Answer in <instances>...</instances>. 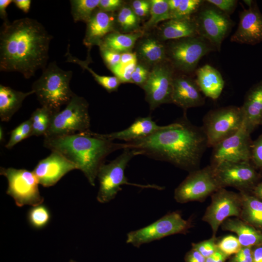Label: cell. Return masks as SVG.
Masks as SVG:
<instances>
[{"instance_id": "59", "label": "cell", "mask_w": 262, "mask_h": 262, "mask_svg": "<svg viewBox=\"0 0 262 262\" xmlns=\"http://www.w3.org/2000/svg\"><path fill=\"white\" fill-rule=\"evenodd\" d=\"M69 262H75V261H72V260H71V261H70Z\"/></svg>"}, {"instance_id": "58", "label": "cell", "mask_w": 262, "mask_h": 262, "mask_svg": "<svg viewBox=\"0 0 262 262\" xmlns=\"http://www.w3.org/2000/svg\"><path fill=\"white\" fill-rule=\"evenodd\" d=\"M3 139H4L3 130L1 126H0V141L1 142L3 141Z\"/></svg>"}, {"instance_id": "50", "label": "cell", "mask_w": 262, "mask_h": 262, "mask_svg": "<svg viewBox=\"0 0 262 262\" xmlns=\"http://www.w3.org/2000/svg\"><path fill=\"white\" fill-rule=\"evenodd\" d=\"M13 2L16 6L24 13H28L30 9L31 0H14Z\"/></svg>"}, {"instance_id": "32", "label": "cell", "mask_w": 262, "mask_h": 262, "mask_svg": "<svg viewBox=\"0 0 262 262\" xmlns=\"http://www.w3.org/2000/svg\"><path fill=\"white\" fill-rule=\"evenodd\" d=\"M150 17L144 24L146 30L156 26L159 22L171 19L167 0H151Z\"/></svg>"}, {"instance_id": "28", "label": "cell", "mask_w": 262, "mask_h": 262, "mask_svg": "<svg viewBox=\"0 0 262 262\" xmlns=\"http://www.w3.org/2000/svg\"><path fill=\"white\" fill-rule=\"evenodd\" d=\"M142 33L136 32L130 33H121L113 32L107 34L99 47H103L120 53L130 51Z\"/></svg>"}, {"instance_id": "44", "label": "cell", "mask_w": 262, "mask_h": 262, "mask_svg": "<svg viewBox=\"0 0 262 262\" xmlns=\"http://www.w3.org/2000/svg\"><path fill=\"white\" fill-rule=\"evenodd\" d=\"M243 218L247 223L254 226L262 228V211H242Z\"/></svg>"}, {"instance_id": "49", "label": "cell", "mask_w": 262, "mask_h": 262, "mask_svg": "<svg viewBox=\"0 0 262 262\" xmlns=\"http://www.w3.org/2000/svg\"><path fill=\"white\" fill-rule=\"evenodd\" d=\"M12 2H13V0H0V17L3 20V22L9 21L7 18L6 9Z\"/></svg>"}, {"instance_id": "38", "label": "cell", "mask_w": 262, "mask_h": 262, "mask_svg": "<svg viewBox=\"0 0 262 262\" xmlns=\"http://www.w3.org/2000/svg\"><path fill=\"white\" fill-rule=\"evenodd\" d=\"M137 63V62H134L123 66L118 64L110 70L115 76L119 79L121 83L132 82L131 76Z\"/></svg>"}, {"instance_id": "30", "label": "cell", "mask_w": 262, "mask_h": 262, "mask_svg": "<svg viewBox=\"0 0 262 262\" xmlns=\"http://www.w3.org/2000/svg\"><path fill=\"white\" fill-rule=\"evenodd\" d=\"M53 114L50 109L42 106L34 111L30 118L32 126L31 136H44L49 128Z\"/></svg>"}, {"instance_id": "10", "label": "cell", "mask_w": 262, "mask_h": 262, "mask_svg": "<svg viewBox=\"0 0 262 262\" xmlns=\"http://www.w3.org/2000/svg\"><path fill=\"white\" fill-rule=\"evenodd\" d=\"M221 188L211 165L191 171L176 188L174 198L179 203L199 200Z\"/></svg>"}, {"instance_id": "8", "label": "cell", "mask_w": 262, "mask_h": 262, "mask_svg": "<svg viewBox=\"0 0 262 262\" xmlns=\"http://www.w3.org/2000/svg\"><path fill=\"white\" fill-rule=\"evenodd\" d=\"M0 174L8 181L6 194L18 207L42 204L44 198L39 190L38 180L33 171L25 169L0 167Z\"/></svg>"}, {"instance_id": "35", "label": "cell", "mask_w": 262, "mask_h": 262, "mask_svg": "<svg viewBox=\"0 0 262 262\" xmlns=\"http://www.w3.org/2000/svg\"><path fill=\"white\" fill-rule=\"evenodd\" d=\"M32 132V122L30 118L21 123L13 130L9 140L5 145L8 149L12 148L16 144L30 136Z\"/></svg>"}, {"instance_id": "39", "label": "cell", "mask_w": 262, "mask_h": 262, "mask_svg": "<svg viewBox=\"0 0 262 262\" xmlns=\"http://www.w3.org/2000/svg\"><path fill=\"white\" fill-rule=\"evenodd\" d=\"M149 72L147 64L144 63H137L132 74V82L142 87L147 80Z\"/></svg>"}, {"instance_id": "47", "label": "cell", "mask_w": 262, "mask_h": 262, "mask_svg": "<svg viewBox=\"0 0 262 262\" xmlns=\"http://www.w3.org/2000/svg\"><path fill=\"white\" fill-rule=\"evenodd\" d=\"M186 262H205L206 258L198 251L192 248L185 258Z\"/></svg>"}, {"instance_id": "7", "label": "cell", "mask_w": 262, "mask_h": 262, "mask_svg": "<svg viewBox=\"0 0 262 262\" xmlns=\"http://www.w3.org/2000/svg\"><path fill=\"white\" fill-rule=\"evenodd\" d=\"M244 117L241 107L229 106L209 111L204 117L201 127L208 147H213L233 135L242 127Z\"/></svg>"}, {"instance_id": "36", "label": "cell", "mask_w": 262, "mask_h": 262, "mask_svg": "<svg viewBox=\"0 0 262 262\" xmlns=\"http://www.w3.org/2000/svg\"><path fill=\"white\" fill-rule=\"evenodd\" d=\"M201 0H181L178 8L171 14V19L190 17L201 6Z\"/></svg>"}, {"instance_id": "56", "label": "cell", "mask_w": 262, "mask_h": 262, "mask_svg": "<svg viewBox=\"0 0 262 262\" xmlns=\"http://www.w3.org/2000/svg\"><path fill=\"white\" fill-rule=\"evenodd\" d=\"M253 193L255 197L262 201V181L254 186Z\"/></svg>"}, {"instance_id": "53", "label": "cell", "mask_w": 262, "mask_h": 262, "mask_svg": "<svg viewBox=\"0 0 262 262\" xmlns=\"http://www.w3.org/2000/svg\"><path fill=\"white\" fill-rule=\"evenodd\" d=\"M253 250L250 247H242L241 249L235 255L236 257L246 258L252 256Z\"/></svg>"}, {"instance_id": "51", "label": "cell", "mask_w": 262, "mask_h": 262, "mask_svg": "<svg viewBox=\"0 0 262 262\" xmlns=\"http://www.w3.org/2000/svg\"><path fill=\"white\" fill-rule=\"evenodd\" d=\"M150 6V0H135L131 3V7L133 10H136Z\"/></svg>"}, {"instance_id": "3", "label": "cell", "mask_w": 262, "mask_h": 262, "mask_svg": "<svg viewBox=\"0 0 262 262\" xmlns=\"http://www.w3.org/2000/svg\"><path fill=\"white\" fill-rule=\"evenodd\" d=\"M44 147L57 151L75 164L90 184L94 186L100 166L112 152L126 148V144L116 143L102 134L90 130L73 134L44 138Z\"/></svg>"}, {"instance_id": "9", "label": "cell", "mask_w": 262, "mask_h": 262, "mask_svg": "<svg viewBox=\"0 0 262 262\" xmlns=\"http://www.w3.org/2000/svg\"><path fill=\"white\" fill-rule=\"evenodd\" d=\"M191 223L177 212L168 213L154 222L127 234L126 243L135 247L178 233H185Z\"/></svg>"}, {"instance_id": "24", "label": "cell", "mask_w": 262, "mask_h": 262, "mask_svg": "<svg viewBox=\"0 0 262 262\" xmlns=\"http://www.w3.org/2000/svg\"><path fill=\"white\" fill-rule=\"evenodd\" d=\"M198 35L195 18L191 17L170 19L164 22L160 29L163 40L180 39Z\"/></svg>"}, {"instance_id": "17", "label": "cell", "mask_w": 262, "mask_h": 262, "mask_svg": "<svg viewBox=\"0 0 262 262\" xmlns=\"http://www.w3.org/2000/svg\"><path fill=\"white\" fill-rule=\"evenodd\" d=\"M74 169H77L74 164L59 152L53 151L49 156L40 160L32 171L40 184L49 187Z\"/></svg>"}, {"instance_id": "19", "label": "cell", "mask_w": 262, "mask_h": 262, "mask_svg": "<svg viewBox=\"0 0 262 262\" xmlns=\"http://www.w3.org/2000/svg\"><path fill=\"white\" fill-rule=\"evenodd\" d=\"M171 103L184 110L202 106L204 99L196 82L186 76L174 78Z\"/></svg>"}, {"instance_id": "16", "label": "cell", "mask_w": 262, "mask_h": 262, "mask_svg": "<svg viewBox=\"0 0 262 262\" xmlns=\"http://www.w3.org/2000/svg\"><path fill=\"white\" fill-rule=\"evenodd\" d=\"M211 165L221 188L232 186L244 189L253 186L257 179V173L250 162H224Z\"/></svg>"}, {"instance_id": "57", "label": "cell", "mask_w": 262, "mask_h": 262, "mask_svg": "<svg viewBox=\"0 0 262 262\" xmlns=\"http://www.w3.org/2000/svg\"><path fill=\"white\" fill-rule=\"evenodd\" d=\"M232 262H252V256L246 258H240L234 256L232 259Z\"/></svg>"}, {"instance_id": "22", "label": "cell", "mask_w": 262, "mask_h": 262, "mask_svg": "<svg viewBox=\"0 0 262 262\" xmlns=\"http://www.w3.org/2000/svg\"><path fill=\"white\" fill-rule=\"evenodd\" d=\"M164 127L157 125L151 116H148L136 118L133 123L125 130L102 135L112 141L120 140L129 142L147 137Z\"/></svg>"}, {"instance_id": "43", "label": "cell", "mask_w": 262, "mask_h": 262, "mask_svg": "<svg viewBox=\"0 0 262 262\" xmlns=\"http://www.w3.org/2000/svg\"><path fill=\"white\" fill-rule=\"evenodd\" d=\"M207 1L228 15L232 12L237 3L235 0H208Z\"/></svg>"}, {"instance_id": "34", "label": "cell", "mask_w": 262, "mask_h": 262, "mask_svg": "<svg viewBox=\"0 0 262 262\" xmlns=\"http://www.w3.org/2000/svg\"><path fill=\"white\" fill-rule=\"evenodd\" d=\"M50 218L49 210L42 204L33 206L28 213L29 222L35 229H40L45 227L49 223Z\"/></svg>"}, {"instance_id": "13", "label": "cell", "mask_w": 262, "mask_h": 262, "mask_svg": "<svg viewBox=\"0 0 262 262\" xmlns=\"http://www.w3.org/2000/svg\"><path fill=\"white\" fill-rule=\"evenodd\" d=\"M173 80V70L168 65L162 63L153 66L142 87L151 110L171 103Z\"/></svg>"}, {"instance_id": "26", "label": "cell", "mask_w": 262, "mask_h": 262, "mask_svg": "<svg viewBox=\"0 0 262 262\" xmlns=\"http://www.w3.org/2000/svg\"><path fill=\"white\" fill-rule=\"evenodd\" d=\"M223 229L235 232L242 247L262 246V233L237 219H229L223 223Z\"/></svg>"}, {"instance_id": "5", "label": "cell", "mask_w": 262, "mask_h": 262, "mask_svg": "<svg viewBox=\"0 0 262 262\" xmlns=\"http://www.w3.org/2000/svg\"><path fill=\"white\" fill-rule=\"evenodd\" d=\"M139 155H142V153L137 149L125 148L116 158L107 164L103 163L100 166L97 175L99 189L97 199L99 203H105L113 200L122 190L121 186L124 184L159 190L164 188L154 184L142 185L128 181L125 175L126 167L133 157Z\"/></svg>"}, {"instance_id": "14", "label": "cell", "mask_w": 262, "mask_h": 262, "mask_svg": "<svg viewBox=\"0 0 262 262\" xmlns=\"http://www.w3.org/2000/svg\"><path fill=\"white\" fill-rule=\"evenodd\" d=\"M240 195L221 188L212 196V202L208 207L203 220L210 225L215 238L219 226L232 216H239L242 212Z\"/></svg>"}, {"instance_id": "12", "label": "cell", "mask_w": 262, "mask_h": 262, "mask_svg": "<svg viewBox=\"0 0 262 262\" xmlns=\"http://www.w3.org/2000/svg\"><path fill=\"white\" fill-rule=\"evenodd\" d=\"M250 135L244 122L236 132L213 147L211 165L224 162H250L252 144Z\"/></svg>"}, {"instance_id": "55", "label": "cell", "mask_w": 262, "mask_h": 262, "mask_svg": "<svg viewBox=\"0 0 262 262\" xmlns=\"http://www.w3.org/2000/svg\"><path fill=\"white\" fill-rule=\"evenodd\" d=\"M169 8L171 14L173 13L178 8L180 4L181 0H167Z\"/></svg>"}, {"instance_id": "15", "label": "cell", "mask_w": 262, "mask_h": 262, "mask_svg": "<svg viewBox=\"0 0 262 262\" xmlns=\"http://www.w3.org/2000/svg\"><path fill=\"white\" fill-rule=\"evenodd\" d=\"M195 19L198 35L219 49L231 26L229 16L211 7L202 9Z\"/></svg>"}, {"instance_id": "46", "label": "cell", "mask_w": 262, "mask_h": 262, "mask_svg": "<svg viewBox=\"0 0 262 262\" xmlns=\"http://www.w3.org/2000/svg\"><path fill=\"white\" fill-rule=\"evenodd\" d=\"M137 62V54L130 51L121 53L119 65L123 66Z\"/></svg>"}, {"instance_id": "20", "label": "cell", "mask_w": 262, "mask_h": 262, "mask_svg": "<svg viewBox=\"0 0 262 262\" xmlns=\"http://www.w3.org/2000/svg\"><path fill=\"white\" fill-rule=\"evenodd\" d=\"M115 24L113 13L103 12L98 8L86 22L84 45L89 49L95 45L99 46L104 38L114 32Z\"/></svg>"}, {"instance_id": "48", "label": "cell", "mask_w": 262, "mask_h": 262, "mask_svg": "<svg viewBox=\"0 0 262 262\" xmlns=\"http://www.w3.org/2000/svg\"><path fill=\"white\" fill-rule=\"evenodd\" d=\"M227 256L218 248L211 256L206 258L205 262H225Z\"/></svg>"}, {"instance_id": "54", "label": "cell", "mask_w": 262, "mask_h": 262, "mask_svg": "<svg viewBox=\"0 0 262 262\" xmlns=\"http://www.w3.org/2000/svg\"><path fill=\"white\" fill-rule=\"evenodd\" d=\"M150 6L142 8L133 10L135 14L139 17H144L148 16L150 13Z\"/></svg>"}, {"instance_id": "1", "label": "cell", "mask_w": 262, "mask_h": 262, "mask_svg": "<svg viewBox=\"0 0 262 262\" xmlns=\"http://www.w3.org/2000/svg\"><path fill=\"white\" fill-rule=\"evenodd\" d=\"M52 36L37 20L25 17L3 22L0 32V70L26 79L47 66Z\"/></svg>"}, {"instance_id": "45", "label": "cell", "mask_w": 262, "mask_h": 262, "mask_svg": "<svg viewBox=\"0 0 262 262\" xmlns=\"http://www.w3.org/2000/svg\"><path fill=\"white\" fill-rule=\"evenodd\" d=\"M121 0H100L98 8L105 12L113 13L122 6Z\"/></svg>"}, {"instance_id": "4", "label": "cell", "mask_w": 262, "mask_h": 262, "mask_svg": "<svg viewBox=\"0 0 262 262\" xmlns=\"http://www.w3.org/2000/svg\"><path fill=\"white\" fill-rule=\"evenodd\" d=\"M72 73L60 68L55 61L47 65L32 87L41 106L54 114L70 101L75 94L70 87Z\"/></svg>"}, {"instance_id": "27", "label": "cell", "mask_w": 262, "mask_h": 262, "mask_svg": "<svg viewBox=\"0 0 262 262\" xmlns=\"http://www.w3.org/2000/svg\"><path fill=\"white\" fill-rule=\"evenodd\" d=\"M137 50V55L147 65L154 66L164 63L166 58L164 46L154 37H148L141 40Z\"/></svg>"}, {"instance_id": "25", "label": "cell", "mask_w": 262, "mask_h": 262, "mask_svg": "<svg viewBox=\"0 0 262 262\" xmlns=\"http://www.w3.org/2000/svg\"><path fill=\"white\" fill-rule=\"evenodd\" d=\"M34 94L15 90L10 87L0 85V118L1 121L8 122L21 106L24 99Z\"/></svg>"}, {"instance_id": "29", "label": "cell", "mask_w": 262, "mask_h": 262, "mask_svg": "<svg viewBox=\"0 0 262 262\" xmlns=\"http://www.w3.org/2000/svg\"><path fill=\"white\" fill-rule=\"evenodd\" d=\"M66 56L69 62L76 63L80 66L83 69H86L91 73L95 80L108 92H112L117 90L118 86L121 83L119 79L116 76H101L95 73L88 65V62L91 61L89 51L87 59L85 61L79 60L78 58L72 56L69 52V49L66 53Z\"/></svg>"}, {"instance_id": "42", "label": "cell", "mask_w": 262, "mask_h": 262, "mask_svg": "<svg viewBox=\"0 0 262 262\" xmlns=\"http://www.w3.org/2000/svg\"><path fill=\"white\" fill-rule=\"evenodd\" d=\"M250 161L256 166L262 168V134L252 142Z\"/></svg>"}, {"instance_id": "37", "label": "cell", "mask_w": 262, "mask_h": 262, "mask_svg": "<svg viewBox=\"0 0 262 262\" xmlns=\"http://www.w3.org/2000/svg\"><path fill=\"white\" fill-rule=\"evenodd\" d=\"M217 246L218 248L227 256L236 254L242 247L238 238L232 235L224 237Z\"/></svg>"}, {"instance_id": "33", "label": "cell", "mask_w": 262, "mask_h": 262, "mask_svg": "<svg viewBox=\"0 0 262 262\" xmlns=\"http://www.w3.org/2000/svg\"><path fill=\"white\" fill-rule=\"evenodd\" d=\"M115 22L123 32L134 33L138 32L140 18L131 6L124 5L119 9L115 18Z\"/></svg>"}, {"instance_id": "40", "label": "cell", "mask_w": 262, "mask_h": 262, "mask_svg": "<svg viewBox=\"0 0 262 262\" xmlns=\"http://www.w3.org/2000/svg\"><path fill=\"white\" fill-rule=\"evenodd\" d=\"M215 239H211L203 242L193 244V248L198 251L205 258L212 255L218 248L215 242Z\"/></svg>"}, {"instance_id": "11", "label": "cell", "mask_w": 262, "mask_h": 262, "mask_svg": "<svg viewBox=\"0 0 262 262\" xmlns=\"http://www.w3.org/2000/svg\"><path fill=\"white\" fill-rule=\"evenodd\" d=\"M211 49L205 39L197 36L174 41L170 46L168 54L176 68L184 72H191Z\"/></svg>"}, {"instance_id": "31", "label": "cell", "mask_w": 262, "mask_h": 262, "mask_svg": "<svg viewBox=\"0 0 262 262\" xmlns=\"http://www.w3.org/2000/svg\"><path fill=\"white\" fill-rule=\"evenodd\" d=\"M100 0H70L71 13L74 22L86 23L98 8Z\"/></svg>"}, {"instance_id": "41", "label": "cell", "mask_w": 262, "mask_h": 262, "mask_svg": "<svg viewBox=\"0 0 262 262\" xmlns=\"http://www.w3.org/2000/svg\"><path fill=\"white\" fill-rule=\"evenodd\" d=\"M99 47L103 60L110 69L119 63L121 53L103 47Z\"/></svg>"}, {"instance_id": "2", "label": "cell", "mask_w": 262, "mask_h": 262, "mask_svg": "<svg viewBox=\"0 0 262 262\" xmlns=\"http://www.w3.org/2000/svg\"><path fill=\"white\" fill-rule=\"evenodd\" d=\"M125 143L127 148L137 149L142 155L191 171L199 166L208 147L202 128L185 116L147 137Z\"/></svg>"}, {"instance_id": "60", "label": "cell", "mask_w": 262, "mask_h": 262, "mask_svg": "<svg viewBox=\"0 0 262 262\" xmlns=\"http://www.w3.org/2000/svg\"><path fill=\"white\" fill-rule=\"evenodd\" d=\"M261 125H262V122H261Z\"/></svg>"}, {"instance_id": "23", "label": "cell", "mask_w": 262, "mask_h": 262, "mask_svg": "<svg viewBox=\"0 0 262 262\" xmlns=\"http://www.w3.org/2000/svg\"><path fill=\"white\" fill-rule=\"evenodd\" d=\"M196 82L207 97L215 100L220 96L225 82L218 70L209 65L199 68L196 72Z\"/></svg>"}, {"instance_id": "6", "label": "cell", "mask_w": 262, "mask_h": 262, "mask_svg": "<svg viewBox=\"0 0 262 262\" xmlns=\"http://www.w3.org/2000/svg\"><path fill=\"white\" fill-rule=\"evenodd\" d=\"M89 104L75 94L62 110L54 113L44 138L62 136L90 130Z\"/></svg>"}, {"instance_id": "18", "label": "cell", "mask_w": 262, "mask_h": 262, "mask_svg": "<svg viewBox=\"0 0 262 262\" xmlns=\"http://www.w3.org/2000/svg\"><path fill=\"white\" fill-rule=\"evenodd\" d=\"M230 40L252 45L262 42V13L256 4L241 13L237 29Z\"/></svg>"}, {"instance_id": "52", "label": "cell", "mask_w": 262, "mask_h": 262, "mask_svg": "<svg viewBox=\"0 0 262 262\" xmlns=\"http://www.w3.org/2000/svg\"><path fill=\"white\" fill-rule=\"evenodd\" d=\"M252 262H262V246H256L253 250Z\"/></svg>"}, {"instance_id": "21", "label": "cell", "mask_w": 262, "mask_h": 262, "mask_svg": "<svg viewBox=\"0 0 262 262\" xmlns=\"http://www.w3.org/2000/svg\"><path fill=\"white\" fill-rule=\"evenodd\" d=\"M241 107L245 126L251 133L262 121V81L249 89Z\"/></svg>"}]
</instances>
